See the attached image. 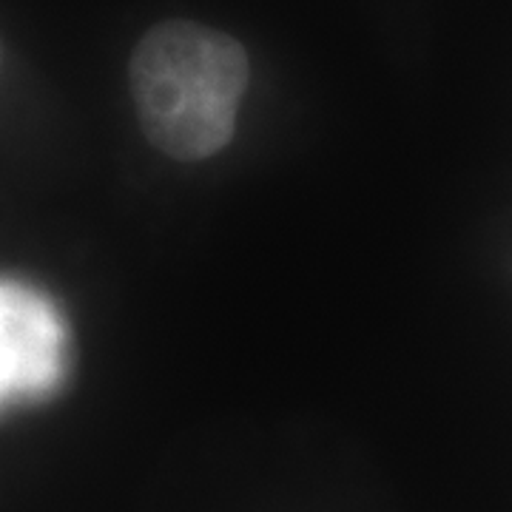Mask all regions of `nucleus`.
I'll list each match as a JSON object with an SVG mask.
<instances>
[{"label":"nucleus","instance_id":"obj_1","mask_svg":"<svg viewBox=\"0 0 512 512\" xmlns=\"http://www.w3.org/2000/svg\"><path fill=\"white\" fill-rule=\"evenodd\" d=\"M131 97L148 143L194 163L228 146L251 80L242 43L194 20H165L137 43Z\"/></svg>","mask_w":512,"mask_h":512},{"label":"nucleus","instance_id":"obj_2","mask_svg":"<svg viewBox=\"0 0 512 512\" xmlns=\"http://www.w3.org/2000/svg\"><path fill=\"white\" fill-rule=\"evenodd\" d=\"M66 370V330L55 305L0 279V407L52 393Z\"/></svg>","mask_w":512,"mask_h":512}]
</instances>
